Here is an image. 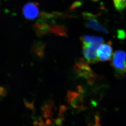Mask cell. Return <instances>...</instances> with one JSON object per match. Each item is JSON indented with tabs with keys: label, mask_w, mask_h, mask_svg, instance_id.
<instances>
[{
	"label": "cell",
	"mask_w": 126,
	"mask_h": 126,
	"mask_svg": "<svg viewBox=\"0 0 126 126\" xmlns=\"http://www.w3.org/2000/svg\"><path fill=\"white\" fill-rule=\"evenodd\" d=\"M115 9L121 11L126 8V0H113Z\"/></svg>",
	"instance_id": "10"
},
{
	"label": "cell",
	"mask_w": 126,
	"mask_h": 126,
	"mask_svg": "<svg viewBox=\"0 0 126 126\" xmlns=\"http://www.w3.org/2000/svg\"><path fill=\"white\" fill-rule=\"evenodd\" d=\"M83 44H92L100 46L103 43V39L100 36L91 35H84L81 37Z\"/></svg>",
	"instance_id": "8"
},
{
	"label": "cell",
	"mask_w": 126,
	"mask_h": 126,
	"mask_svg": "<svg viewBox=\"0 0 126 126\" xmlns=\"http://www.w3.org/2000/svg\"><path fill=\"white\" fill-rule=\"evenodd\" d=\"M116 76L119 78H123L126 75V53L117 50L114 53L111 61Z\"/></svg>",
	"instance_id": "1"
},
{
	"label": "cell",
	"mask_w": 126,
	"mask_h": 126,
	"mask_svg": "<svg viewBox=\"0 0 126 126\" xmlns=\"http://www.w3.org/2000/svg\"><path fill=\"white\" fill-rule=\"evenodd\" d=\"M75 68L79 76L87 79L90 83L94 82L96 76L94 74L87 63L84 60H79L76 63Z\"/></svg>",
	"instance_id": "2"
},
{
	"label": "cell",
	"mask_w": 126,
	"mask_h": 126,
	"mask_svg": "<svg viewBox=\"0 0 126 126\" xmlns=\"http://www.w3.org/2000/svg\"><path fill=\"white\" fill-rule=\"evenodd\" d=\"M83 16L86 20V25L87 28L104 33H108L106 27L99 22L95 15L87 12L84 14Z\"/></svg>",
	"instance_id": "3"
},
{
	"label": "cell",
	"mask_w": 126,
	"mask_h": 126,
	"mask_svg": "<svg viewBox=\"0 0 126 126\" xmlns=\"http://www.w3.org/2000/svg\"><path fill=\"white\" fill-rule=\"evenodd\" d=\"M118 34H119V36L121 38H124V37L125 36V34L124 33L123 31H120L118 32Z\"/></svg>",
	"instance_id": "11"
},
{
	"label": "cell",
	"mask_w": 126,
	"mask_h": 126,
	"mask_svg": "<svg viewBox=\"0 0 126 126\" xmlns=\"http://www.w3.org/2000/svg\"><path fill=\"white\" fill-rule=\"evenodd\" d=\"M98 57L99 61H108L111 58L112 54L111 43L110 41L99 46L97 50Z\"/></svg>",
	"instance_id": "6"
},
{
	"label": "cell",
	"mask_w": 126,
	"mask_h": 126,
	"mask_svg": "<svg viewBox=\"0 0 126 126\" xmlns=\"http://www.w3.org/2000/svg\"><path fill=\"white\" fill-rule=\"evenodd\" d=\"M88 125L87 126H101L100 123V117L98 112L93 115V118H89L88 120Z\"/></svg>",
	"instance_id": "9"
},
{
	"label": "cell",
	"mask_w": 126,
	"mask_h": 126,
	"mask_svg": "<svg viewBox=\"0 0 126 126\" xmlns=\"http://www.w3.org/2000/svg\"><path fill=\"white\" fill-rule=\"evenodd\" d=\"M83 98V95L79 93L71 91H69L68 93V102L72 107L75 109L80 110L86 109V107L84 105Z\"/></svg>",
	"instance_id": "5"
},
{
	"label": "cell",
	"mask_w": 126,
	"mask_h": 126,
	"mask_svg": "<svg viewBox=\"0 0 126 126\" xmlns=\"http://www.w3.org/2000/svg\"><path fill=\"white\" fill-rule=\"evenodd\" d=\"M83 53L88 63L94 64L99 61L97 50L99 46L92 44H83Z\"/></svg>",
	"instance_id": "4"
},
{
	"label": "cell",
	"mask_w": 126,
	"mask_h": 126,
	"mask_svg": "<svg viewBox=\"0 0 126 126\" xmlns=\"http://www.w3.org/2000/svg\"><path fill=\"white\" fill-rule=\"evenodd\" d=\"M23 11L25 17L29 20L36 19L39 12L37 5L32 2H29L25 5L23 7Z\"/></svg>",
	"instance_id": "7"
}]
</instances>
